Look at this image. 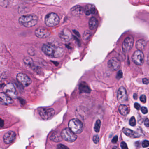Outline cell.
<instances>
[{
	"mask_svg": "<svg viewBox=\"0 0 149 149\" xmlns=\"http://www.w3.org/2000/svg\"><path fill=\"white\" fill-rule=\"evenodd\" d=\"M43 52L50 57H61L64 53V50L61 47H57L52 43L45 44L42 47Z\"/></svg>",
	"mask_w": 149,
	"mask_h": 149,
	"instance_id": "cell-1",
	"label": "cell"
},
{
	"mask_svg": "<svg viewBox=\"0 0 149 149\" xmlns=\"http://www.w3.org/2000/svg\"><path fill=\"white\" fill-rule=\"evenodd\" d=\"M38 20V18L36 15H25L22 16L19 18V23L26 28H31L37 24Z\"/></svg>",
	"mask_w": 149,
	"mask_h": 149,
	"instance_id": "cell-2",
	"label": "cell"
},
{
	"mask_svg": "<svg viewBox=\"0 0 149 149\" xmlns=\"http://www.w3.org/2000/svg\"><path fill=\"white\" fill-rule=\"evenodd\" d=\"M69 128L76 134H80L83 130V124L78 119H72L68 123Z\"/></svg>",
	"mask_w": 149,
	"mask_h": 149,
	"instance_id": "cell-3",
	"label": "cell"
},
{
	"mask_svg": "<svg viewBox=\"0 0 149 149\" xmlns=\"http://www.w3.org/2000/svg\"><path fill=\"white\" fill-rule=\"evenodd\" d=\"M60 19L59 17L55 13H50L46 15L45 17V24L48 27H52L56 26L59 23Z\"/></svg>",
	"mask_w": 149,
	"mask_h": 149,
	"instance_id": "cell-4",
	"label": "cell"
},
{
	"mask_svg": "<svg viewBox=\"0 0 149 149\" xmlns=\"http://www.w3.org/2000/svg\"><path fill=\"white\" fill-rule=\"evenodd\" d=\"M61 135L63 139L68 142H73L77 140L76 134L73 132L69 128L63 130Z\"/></svg>",
	"mask_w": 149,
	"mask_h": 149,
	"instance_id": "cell-5",
	"label": "cell"
},
{
	"mask_svg": "<svg viewBox=\"0 0 149 149\" xmlns=\"http://www.w3.org/2000/svg\"><path fill=\"white\" fill-rule=\"evenodd\" d=\"M3 91L5 93L12 99L17 98V93L15 86L11 83H8L3 87Z\"/></svg>",
	"mask_w": 149,
	"mask_h": 149,
	"instance_id": "cell-6",
	"label": "cell"
},
{
	"mask_svg": "<svg viewBox=\"0 0 149 149\" xmlns=\"http://www.w3.org/2000/svg\"><path fill=\"white\" fill-rule=\"evenodd\" d=\"M55 113V111L52 108H42L39 109V114L42 119L45 120L51 119Z\"/></svg>",
	"mask_w": 149,
	"mask_h": 149,
	"instance_id": "cell-7",
	"label": "cell"
},
{
	"mask_svg": "<svg viewBox=\"0 0 149 149\" xmlns=\"http://www.w3.org/2000/svg\"><path fill=\"white\" fill-rule=\"evenodd\" d=\"M16 79L17 81L23 86L26 87L29 86L31 83V80L27 74L20 73L17 75Z\"/></svg>",
	"mask_w": 149,
	"mask_h": 149,
	"instance_id": "cell-8",
	"label": "cell"
},
{
	"mask_svg": "<svg viewBox=\"0 0 149 149\" xmlns=\"http://www.w3.org/2000/svg\"><path fill=\"white\" fill-rule=\"evenodd\" d=\"M132 60L136 64L141 65L143 64L144 61V56L143 52L140 50L135 52L132 56Z\"/></svg>",
	"mask_w": 149,
	"mask_h": 149,
	"instance_id": "cell-9",
	"label": "cell"
},
{
	"mask_svg": "<svg viewBox=\"0 0 149 149\" xmlns=\"http://www.w3.org/2000/svg\"><path fill=\"white\" fill-rule=\"evenodd\" d=\"M134 44V39L132 37L129 36L124 40L122 45V49L124 52H128L132 49Z\"/></svg>",
	"mask_w": 149,
	"mask_h": 149,
	"instance_id": "cell-10",
	"label": "cell"
},
{
	"mask_svg": "<svg viewBox=\"0 0 149 149\" xmlns=\"http://www.w3.org/2000/svg\"><path fill=\"white\" fill-rule=\"evenodd\" d=\"M35 35L39 38H45L50 36V32L47 29L43 27L38 28L35 31Z\"/></svg>",
	"mask_w": 149,
	"mask_h": 149,
	"instance_id": "cell-11",
	"label": "cell"
},
{
	"mask_svg": "<svg viewBox=\"0 0 149 149\" xmlns=\"http://www.w3.org/2000/svg\"><path fill=\"white\" fill-rule=\"evenodd\" d=\"M117 99L120 103H124L127 101L128 96L127 90L123 87H120L117 93Z\"/></svg>",
	"mask_w": 149,
	"mask_h": 149,
	"instance_id": "cell-12",
	"label": "cell"
},
{
	"mask_svg": "<svg viewBox=\"0 0 149 149\" xmlns=\"http://www.w3.org/2000/svg\"><path fill=\"white\" fill-rule=\"evenodd\" d=\"M108 68L113 71L118 70L120 66V61L116 58H113L108 63Z\"/></svg>",
	"mask_w": 149,
	"mask_h": 149,
	"instance_id": "cell-13",
	"label": "cell"
},
{
	"mask_svg": "<svg viewBox=\"0 0 149 149\" xmlns=\"http://www.w3.org/2000/svg\"><path fill=\"white\" fill-rule=\"evenodd\" d=\"M16 134L13 131H9L4 134L3 136V140L4 143L9 144L14 141L15 139Z\"/></svg>",
	"mask_w": 149,
	"mask_h": 149,
	"instance_id": "cell-14",
	"label": "cell"
},
{
	"mask_svg": "<svg viewBox=\"0 0 149 149\" xmlns=\"http://www.w3.org/2000/svg\"><path fill=\"white\" fill-rule=\"evenodd\" d=\"M59 38L64 42H68L71 41L72 38L71 32L67 29H64L59 33Z\"/></svg>",
	"mask_w": 149,
	"mask_h": 149,
	"instance_id": "cell-15",
	"label": "cell"
},
{
	"mask_svg": "<svg viewBox=\"0 0 149 149\" xmlns=\"http://www.w3.org/2000/svg\"><path fill=\"white\" fill-rule=\"evenodd\" d=\"M0 100L1 104L8 105L13 103V100L12 98L7 95L4 92H1L0 94Z\"/></svg>",
	"mask_w": 149,
	"mask_h": 149,
	"instance_id": "cell-16",
	"label": "cell"
},
{
	"mask_svg": "<svg viewBox=\"0 0 149 149\" xmlns=\"http://www.w3.org/2000/svg\"><path fill=\"white\" fill-rule=\"evenodd\" d=\"M123 133L127 136L131 138H138L141 136V135L138 133L134 132L133 130L128 128L124 129L123 130Z\"/></svg>",
	"mask_w": 149,
	"mask_h": 149,
	"instance_id": "cell-17",
	"label": "cell"
},
{
	"mask_svg": "<svg viewBox=\"0 0 149 149\" xmlns=\"http://www.w3.org/2000/svg\"><path fill=\"white\" fill-rule=\"evenodd\" d=\"M85 12L86 15H87L94 14L96 12L95 6L92 4H87L85 8Z\"/></svg>",
	"mask_w": 149,
	"mask_h": 149,
	"instance_id": "cell-18",
	"label": "cell"
},
{
	"mask_svg": "<svg viewBox=\"0 0 149 149\" xmlns=\"http://www.w3.org/2000/svg\"><path fill=\"white\" fill-rule=\"evenodd\" d=\"M98 25V19L94 17H91L89 21V27L90 29L94 30L97 28Z\"/></svg>",
	"mask_w": 149,
	"mask_h": 149,
	"instance_id": "cell-19",
	"label": "cell"
},
{
	"mask_svg": "<svg viewBox=\"0 0 149 149\" xmlns=\"http://www.w3.org/2000/svg\"><path fill=\"white\" fill-rule=\"evenodd\" d=\"M146 42L144 39H140L136 42V46L138 50H143L146 46Z\"/></svg>",
	"mask_w": 149,
	"mask_h": 149,
	"instance_id": "cell-20",
	"label": "cell"
},
{
	"mask_svg": "<svg viewBox=\"0 0 149 149\" xmlns=\"http://www.w3.org/2000/svg\"><path fill=\"white\" fill-rule=\"evenodd\" d=\"M71 11L72 13L74 15H80L83 13V9L81 6L78 5L73 7L71 10Z\"/></svg>",
	"mask_w": 149,
	"mask_h": 149,
	"instance_id": "cell-21",
	"label": "cell"
},
{
	"mask_svg": "<svg viewBox=\"0 0 149 149\" xmlns=\"http://www.w3.org/2000/svg\"><path fill=\"white\" fill-rule=\"evenodd\" d=\"M119 112L121 114L122 116H127L129 112V109L127 106L126 105H121L119 107Z\"/></svg>",
	"mask_w": 149,
	"mask_h": 149,
	"instance_id": "cell-22",
	"label": "cell"
},
{
	"mask_svg": "<svg viewBox=\"0 0 149 149\" xmlns=\"http://www.w3.org/2000/svg\"><path fill=\"white\" fill-rule=\"evenodd\" d=\"M79 90L81 93H90L91 91L88 85L85 82H82L80 84Z\"/></svg>",
	"mask_w": 149,
	"mask_h": 149,
	"instance_id": "cell-23",
	"label": "cell"
},
{
	"mask_svg": "<svg viewBox=\"0 0 149 149\" xmlns=\"http://www.w3.org/2000/svg\"><path fill=\"white\" fill-rule=\"evenodd\" d=\"M50 138L51 140L55 142H59L61 141L63 139L61 136V135H59L57 132H55L52 134Z\"/></svg>",
	"mask_w": 149,
	"mask_h": 149,
	"instance_id": "cell-24",
	"label": "cell"
},
{
	"mask_svg": "<svg viewBox=\"0 0 149 149\" xmlns=\"http://www.w3.org/2000/svg\"><path fill=\"white\" fill-rule=\"evenodd\" d=\"M23 62L24 64L29 67H32L33 65V61L32 58L29 57H26L23 59Z\"/></svg>",
	"mask_w": 149,
	"mask_h": 149,
	"instance_id": "cell-25",
	"label": "cell"
},
{
	"mask_svg": "<svg viewBox=\"0 0 149 149\" xmlns=\"http://www.w3.org/2000/svg\"><path fill=\"white\" fill-rule=\"evenodd\" d=\"M101 126V121L100 120H98L96 121L94 125V130L97 133H99L100 129Z\"/></svg>",
	"mask_w": 149,
	"mask_h": 149,
	"instance_id": "cell-26",
	"label": "cell"
},
{
	"mask_svg": "<svg viewBox=\"0 0 149 149\" xmlns=\"http://www.w3.org/2000/svg\"><path fill=\"white\" fill-rule=\"evenodd\" d=\"M0 4L3 7H7L9 4L8 0H0Z\"/></svg>",
	"mask_w": 149,
	"mask_h": 149,
	"instance_id": "cell-27",
	"label": "cell"
},
{
	"mask_svg": "<svg viewBox=\"0 0 149 149\" xmlns=\"http://www.w3.org/2000/svg\"><path fill=\"white\" fill-rule=\"evenodd\" d=\"M91 36V33L90 31H87L85 32L84 33V36H83V38L85 40H87Z\"/></svg>",
	"mask_w": 149,
	"mask_h": 149,
	"instance_id": "cell-28",
	"label": "cell"
},
{
	"mask_svg": "<svg viewBox=\"0 0 149 149\" xmlns=\"http://www.w3.org/2000/svg\"><path fill=\"white\" fill-rule=\"evenodd\" d=\"M129 123L130 126H132V127L135 126L136 124V120L134 117L133 116V117H131V119L129 120Z\"/></svg>",
	"mask_w": 149,
	"mask_h": 149,
	"instance_id": "cell-29",
	"label": "cell"
},
{
	"mask_svg": "<svg viewBox=\"0 0 149 149\" xmlns=\"http://www.w3.org/2000/svg\"><path fill=\"white\" fill-rule=\"evenodd\" d=\"M94 142L95 144H98L99 142V137L98 135H95L94 136L93 139Z\"/></svg>",
	"mask_w": 149,
	"mask_h": 149,
	"instance_id": "cell-30",
	"label": "cell"
},
{
	"mask_svg": "<svg viewBox=\"0 0 149 149\" xmlns=\"http://www.w3.org/2000/svg\"><path fill=\"white\" fill-rule=\"evenodd\" d=\"M140 99L141 101L143 102V103H145V102H146V101H147V97H146V95H141Z\"/></svg>",
	"mask_w": 149,
	"mask_h": 149,
	"instance_id": "cell-31",
	"label": "cell"
},
{
	"mask_svg": "<svg viewBox=\"0 0 149 149\" xmlns=\"http://www.w3.org/2000/svg\"><path fill=\"white\" fill-rule=\"evenodd\" d=\"M57 149H69L68 147L63 144H60L58 145Z\"/></svg>",
	"mask_w": 149,
	"mask_h": 149,
	"instance_id": "cell-32",
	"label": "cell"
},
{
	"mask_svg": "<svg viewBox=\"0 0 149 149\" xmlns=\"http://www.w3.org/2000/svg\"><path fill=\"white\" fill-rule=\"evenodd\" d=\"M142 146L143 148H147V147H149V141H147V140H145V141H143L142 143Z\"/></svg>",
	"mask_w": 149,
	"mask_h": 149,
	"instance_id": "cell-33",
	"label": "cell"
},
{
	"mask_svg": "<svg viewBox=\"0 0 149 149\" xmlns=\"http://www.w3.org/2000/svg\"><path fill=\"white\" fill-rule=\"evenodd\" d=\"M123 76V73L121 70H120L117 73V75H116V78L118 79H120L122 78Z\"/></svg>",
	"mask_w": 149,
	"mask_h": 149,
	"instance_id": "cell-34",
	"label": "cell"
},
{
	"mask_svg": "<svg viewBox=\"0 0 149 149\" xmlns=\"http://www.w3.org/2000/svg\"><path fill=\"white\" fill-rule=\"evenodd\" d=\"M121 147L122 149H128L127 143L124 142H122L120 144Z\"/></svg>",
	"mask_w": 149,
	"mask_h": 149,
	"instance_id": "cell-35",
	"label": "cell"
},
{
	"mask_svg": "<svg viewBox=\"0 0 149 149\" xmlns=\"http://www.w3.org/2000/svg\"><path fill=\"white\" fill-rule=\"evenodd\" d=\"M141 111L144 114H147L148 113V109L145 107H142L141 108Z\"/></svg>",
	"mask_w": 149,
	"mask_h": 149,
	"instance_id": "cell-36",
	"label": "cell"
},
{
	"mask_svg": "<svg viewBox=\"0 0 149 149\" xmlns=\"http://www.w3.org/2000/svg\"><path fill=\"white\" fill-rule=\"evenodd\" d=\"M134 107L137 110H140V109L141 108V105H140L139 103H136V102L135 103Z\"/></svg>",
	"mask_w": 149,
	"mask_h": 149,
	"instance_id": "cell-37",
	"label": "cell"
},
{
	"mask_svg": "<svg viewBox=\"0 0 149 149\" xmlns=\"http://www.w3.org/2000/svg\"><path fill=\"white\" fill-rule=\"evenodd\" d=\"M143 82L144 84L148 85L149 83V79L148 78H144V79H143Z\"/></svg>",
	"mask_w": 149,
	"mask_h": 149,
	"instance_id": "cell-38",
	"label": "cell"
},
{
	"mask_svg": "<svg viewBox=\"0 0 149 149\" xmlns=\"http://www.w3.org/2000/svg\"><path fill=\"white\" fill-rule=\"evenodd\" d=\"M118 137L117 136H115L113 138V140H112V142L113 143H116L118 141Z\"/></svg>",
	"mask_w": 149,
	"mask_h": 149,
	"instance_id": "cell-39",
	"label": "cell"
},
{
	"mask_svg": "<svg viewBox=\"0 0 149 149\" xmlns=\"http://www.w3.org/2000/svg\"><path fill=\"white\" fill-rule=\"evenodd\" d=\"M144 124L146 127H149V120L148 118L145 119V121H144Z\"/></svg>",
	"mask_w": 149,
	"mask_h": 149,
	"instance_id": "cell-40",
	"label": "cell"
},
{
	"mask_svg": "<svg viewBox=\"0 0 149 149\" xmlns=\"http://www.w3.org/2000/svg\"><path fill=\"white\" fill-rule=\"evenodd\" d=\"M134 99H136H136H137V94H136L135 93L134 94Z\"/></svg>",
	"mask_w": 149,
	"mask_h": 149,
	"instance_id": "cell-41",
	"label": "cell"
},
{
	"mask_svg": "<svg viewBox=\"0 0 149 149\" xmlns=\"http://www.w3.org/2000/svg\"><path fill=\"white\" fill-rule=\"evenodd\" d=\"M147 63H148V64L149 65V55L148 56V61H147Z\"/></svg>",
	"mask_w": 149,
	"mask_h": 149,
	"instance_id": "cell-42",
	"label": "cell"
},
{
	"mask_svg": "<svg viewBox=\"0 0 149 149\" xmlns=\"http://www.w3.org/2000/svg\"></svg>",
	"mask_w": 149,
	"mask_h": 149,
	"instance_id": "cell-43",
	"label": "cell"
},
{
	"mask_svg": "<svg viewBox=\"0 0 149 149\" xmlns=\"http://www.w3.org/2000/svg\"></svg>",
	"mask_w": 149,
	"mask_h": 149,
	"instance_id": "cell-44",
	"label": "cell"
}]
</instances>
